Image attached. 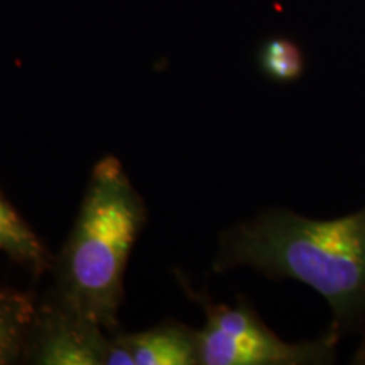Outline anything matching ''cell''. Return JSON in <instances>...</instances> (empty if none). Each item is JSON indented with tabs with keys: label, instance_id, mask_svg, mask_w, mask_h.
<instances>
[{
	"label": "cell",
	"instance_id": "cell-7",
	"mask_svg": "<svg viewBox=\"0 0 365 365\" xmlns=\"http://www.w3.org/2000/svg\"><path fill=\"white\" fill-rule=\"evenodd\" d=\"M0 250L34 276H41L53 269V255L2 193H0Z\"/></svg>",
	"mask_w": 365,
	"mask_h": 365
},
{
	"label": "cell",
	"instance_id": "cell-5",
	"mask_svg": "<svg viewBox=\"0 0 365 365\" xmlns=\"http://www.w3.org/2000/svg\"><path fill=\"white\" fill-rule=\"evenodd\" d=\"M115 333L134 359V365L200 364L198 331L178 322H166L139 333Z\"/></svg>",
	"mask_w": 365,
	"mask_h": 365
},
{
	"label": "cell",
	"instance_id": "cell-4",
	"mask_svg": "<svg viewBox=\"0 0 365 365\" xmlns=\"http://www.w3.org/2000/svg\"><path fill=\"white\" fill-rule=\"evenodd\" d=\"M26 357L39 365H134L115 331L51 296L39 304Z\"/></svg>",
	"mask_w": 365,
	"mask_h": 365
},
{
	"label": "cell",
	"instance_id": "cell-6",
	"mask_svg": "<svg viewBox=\"0 0 365 365\" xmlns=\"http://www.w3.org/2000/svg\"><path fill=\"white\" fill-rule=\"evenodd\" d=\"M38 308L31 293L0 287V365L26 357Z\"/></svg>",
	"mask_w": 365,
	"mask_h": 365
},
{
	"label": "cell",
	"instance_id": "cell-8",
	"mask_svg": "<svg viewBox=\"0 0 365 365\" xmlns=\"http://www.w3.org/2000/svg\"><path fill=\"white\" fill-rule=\"evenodd\" d=\"M261 65L272 78L289 81L298 78L303 70V56L298 46L287 39H272L262 48Z\"/></svg>",
	"mask_w": 365,
	"mask_h": 365
},
{
	"label": "cell",
	"instance_id": "cell-1",
	"mask_svg": "<svg viewBox=\"0 0 365 365\" xmlns=\"http://www.w3.org/2000/svg\"><path fill=\"white\" fill-rule=\"evenodd\" d=\"M250 266L313 287L336 317L365 304V210L314 220L272 210L223 237L217 271Z\"/></svg>",
	"mask_w": 365,
	"mask_h": 365
},
{
	"label": "cell",
	"instance_id": "cell-3",
	"mask_svg": "<svg viewBox=\"0 0 365 365\" xmlns=\"http://www.w3.org/2000/svg\"><path fill=\"white\" fill-rule=\"evenodd\" d=\"M196 299L207 312V325L198 331L202 365H301L328 357L325 344L277 339L247 304L230 308Z\"/></svg>",
	"mask_w": 365,
	"mask_h": 365
},
{
	"label": "cell",
	"instance_id": "cell-2",
	"mask_svg": "<svg viewBox=\"0 0 365 365\" xmlns=\"http://www.w3.org/2000/svg\"><path fill=\"white\" fill-rule=\"evenodd\" d=\"M148 210L120 161L107 156L95 164L83 203L65 247L54 259L51 298L118 330L124 271Z\"/></svg>",
	"mask_w": 365,
	"mask_h": 365
}]
</instances>
